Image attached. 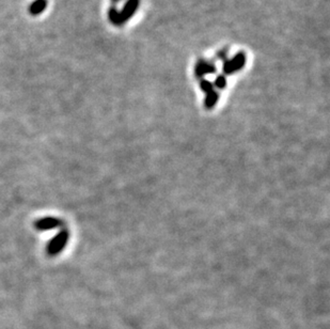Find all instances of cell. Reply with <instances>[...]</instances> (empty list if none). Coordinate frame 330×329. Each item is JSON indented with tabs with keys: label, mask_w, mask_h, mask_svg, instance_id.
<instances>
[{
	"label": "cell",
	"mask_w": 330,
	"mask_h": 329,
	"mask_svg": "<svg viewBox=\"0 0 330 329\" xmlns=\"http://www.w3.org/2000/svg\"><path fill=\"white\" fill-rule=\"evenodd\" d=\"M68 237H69V233L67 230H61L57 235L50 240L46 251L47 255L50 257H55L57 255H59L60 252L63 250V248L66 246L68 242Z\"/></svg>",
	"instance_id": "obj_1"
},
{
	"label": "cell",
	"mask_w": 330,
	"mask_h": 329,
	"mask_svg": "<svg viewBox=\"0 0 330 329\" xmlns=\"http://www.w3.org/2000/svg\"><path fill=\"white\" fill-rule=\"evenodd\" d=\"M246 65V54L243 52L237 53L232 59H227L224 61L223 72L225 75H232L240 71Z\"/></svg>",
	"instance_id": "obj_2"
},
{
	"label": "cell",
	"mask_w": 330,
	"mask_h": 329,
	"mask_svg": "<svg viewBox=\"0 0 330 329\" xmlns=\"http://www.w3.org/2000/svg\"><path fill=\"white\" fill-rule=\"evenodd\" d=\"M216 71H217V67L214 63L204 59H200L195 66V75L200 80L204 78L205 75L215 74Z\"/></svg>",
	"instance_id": "obj_3"
},
{
	"label": "cell",
	"mask_w": 330,
	"mask_h": 329,
	"mask_svg": "<svg viewBox=\"0 0 330 329\" xmlns=\"http://www.w3.org/2000/svg\"><path fill=\"white\" fill-rule=\"evenodd\" d=\"M63 226V221L60 218L56 217H45L36 220L34 223V228L39 231H46V230H53L56 228H60Z\"/></svg>",
	"instance_id": "obj_4"
},
{
	"label": "cell",
	"mask_w": 330,
	"mask_h": 329,
	"mask_svg": "<svg viewBox=\"0 0 330 329\" xmlns=\"http://www.w3.org/2000/svg\"><path fill=\"white\" fill-rule=\"evenodd\" d=\"M138 7L139 0H128L122 10L120 11V24L123 25L124 23L129 22L130 18L136 13Z\"/></svg>",
	"instance_id": "obj_5"
},
{
	"label": "cell",
	"mask_w": 330,
	"mask_h": 329,
	"mask_svg": "<svg viewBox=\"0 0 330 329\" xmlns=\"http://www.w3.org/2000/svg\"><path fill=\"white\" fill-rule=\"evenodd\" d=\"M47 0H34V1L29 5L28 12L30 15L36 16L42 14L47 8Z\"/></svg>",
	"instance_id": "obj_6"
},
{
	"label": "cell",
	"mask_w": 330,
	"mask_h": 329,
	"mask_svg": "<svg viewBox=\"0 0 330 329\" xmlns=\"http://www.w3.org/2000/svg\"><path fill=\"white\" fill-rule=\"evenodd\" d=\"M108 18L115 26H121V24H120V10H118L117 5H111L108 10Z\"/></svg>",
	"instance_id": "obj_7"
},
{
	"label": "cell",
	"mask_w": 330,
	"mask_h": 329,
	"mask_svg": "<svg viewBox=\"0 0 330 329\" xmlns=\"http://www.w3.org/2000/svg\"><path fill=\"white\" fill-rule=\"evenodd\" d=\"M219 99V94L216 92L215 90L209 92L208 94H206V99H205V106L207 108H213L215 106V104L217 103V100Z\"/></svg>",
	"instance_id": "obj_8"
},
{
	"label": "cell",
	"mask_w": 330,
	"mask_h": 329,
	"mask_svg": "<svg viewBox=\"0 0 330 329\" xmlns=\"http://www.w3.org/2000/svg\"><path fill=\"white\" fill-rule=\"evenodd\" d=\"M213 86L218 90H224L226 86H227V78L225 75H218L216 76V78L214 80Z\"/></svg>",
	"instance_id": "obj_9"
},
{
	"label": "cell",
	"mask_w": 330,
	"mask_h": 329,
	"mask_svg": "<svg viewBox=\"0 0 330 329\" xmlns=\"http://www.w3.org/2000/svg\"><path fill=\"white\" fill-rule=\"evenodd\" d=\"M200 88H201V90L208 94L209 92H212L214 91V86H213V82H211L209 80L205 79V78H203L200 80Z\"/></svg>",
	"instance_id": "obj_10"
},
{
	"label": "cell",
	"mask_w": 330,
	"mask_h": 329,
	"mask_svg": "<svg viewBox=\"0 0 330 329\" xmlns=\"http://www.w3.org/2000/svg\"><path fill=\"white\" fill-rule=\"evenodd\" d=\"M227 54H228V49L221 50V52L218 53L217 58H218V59H223V60L225 61V60H227Z\"/></svg>",
	"instance_id": "obj_11"
},
{
	"label": "cell",
	"mask_w": 330,
	"mask_h": 329,
	"mask_svg": "<svg viewBox=\"0 0 330 329\" xmlns=\"http://www.w3.org/2000/svg\"><path fill=\"white\" fill-rule=\"evenodd\" d=\"M122 0H111V2H112V5H117L119 2H121Z\"/></svg>",
	"instance_id": "obj_12"
}]
</instances>
